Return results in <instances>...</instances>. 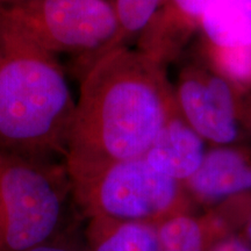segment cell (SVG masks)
<instances>
[{
	"mask_svg": "<svg viewBox=\"0 0 251 251\" xmlns=\"http://www.w3.org/2000/svg\"><path fill=\"white\" fill-rule=\"evenodd\" d=\"M177 111L166 68L128 46L109 50L81 72L65 166L143 157Z\"/></svg>",
	"mask_w": 251,
	"mask_h": 251,
	"instance_id": "1",
	"label": "cell"
},
{
	"mask_svg": "<svg viewBox=\"0 0 251 251\" xmlns=\"http://www.w3.org/2000/svg\"><path fill=\"white\" fill-rule=\"evenodd\" d=\"M75 108L57 57L28 39L0 5V151L65 156Z\"/></svg>",
	"mask_w": 251,
	"mask_h": 251,
	"instance_id": "2",
	"label": "cell"
},
{
	"mask_svg": "<svg viewBox=\"0 0 251 251\" xmlns=\"http://www.w3.org/2000/svg\"><path fill=\"white\" fill-rule=\"evenodd\" d=\"M72 199L86 219L107 218L156 227L194 214L183 183L156 170L143 157L68 170Z\"/></svg>",
	"mask_w": 251,
	"mask_h": 251,
	"instance_id": "3",
	"label": "cell"
},
{
	"mask_svg": "<svg viewBox=\"0 0 251 251\" xmlns=\"http://www.w3.org/2000/svg\"><path fill=\"white\" fill-rule=\"evenodd\" d=\"M69 194L65 163L0 151L1 251H29L61 237Z\"/></svg>",
	"mask_w": 251,
	"mask_h": 251,
	"instance_id": "4",
	"label": "cell"
},
{
	"mask_svg": "<svg viewBox=\"0 0 251 251\" xmlns=\"http://www.w3.org/2000/svg\"><path fill=\"white\" fill-rule=\"evenodd\" d=\"M1 6L9 20L36 46L55 56L76 55L83 71L122 46L111 0H20Z\"/></svg>",
	"mask_w": 251,
	"mask_h": 251,
	"instance_id": "5",
	"label": "cell"
},
{
	"mask_svg": "<svg viewBox=\"0 0 251 251\" xmlns=\"http://www.w3.org/2000/svg\"><path fill=\"white\" fill-rule=\"evenodd\" d=\"M178 109L212 147L251 141V91L226 79L201 62L181 69L174 87Z\"/></svg>",
	"mask_w": 251,
	"mask_h": 251,
	"instance_id": "6",
	"label": "cell"
},
{
	"mask_svg": "<svg viewBox=\"0 0 251 251\" xmlns=\"http://www.w3.org/2000/svg\"><path fill=\"white\" fill-rule=\"evenodd\" d=\"M183 185L194 205L206 211L251 192V144L212 147L198 171Z\"/></svg>",
	"mask_w": 251,
	"mask_h": 251,
	"instance_id": "7",
	"label": "cell"
},
{
	"mask_svg": "<svg viewBox=\"0 0 251 251\" xmlns=\"http://www.w3.org/2000/svg\"><path fill=\"white\" fill-rule=\"evenodd\" d=\"M216 0H165L137 39V49L166 68L179 56L198 30L203 12Z\"/></svg>",
	"mask_w": 251,
	"mask_h": 251,
	"instance_id": "8",
	"label": "cell"
},
{
	"mask_svg": "<svg viewBox=\"0 0 251 251\" xmlns=\"http://www.w3.org/2000/svg\"><path fill=\"white\" fill-rule=\"evenodd\" d=\"M207 150L206 141L178 109L163 126L144 158L156 170L185 183L200 168Z\"/></svg>",
	"mask_w": 251,
	"mask_h": 251,
	"instance_id": "9",
	"label": "cell"
},
{
	"mask_svg": "<svg viewBox=\"0 0 251 251\" xmlns=\"http://www.w3.org/2000/svg\"><path fill=\"white\" fill-rule=\"evenodd\" d=\"M198 30L205 45H251V0H216L203 12Z\"/></svg>",
	"mask_w": 251,
	"mask_h": 251,
	"instance_id": "10",
	"label": "cell"
},
{
	"mask_svg": "<svg viewBox=\"0 0 251 251\" xmlns=\"http://www.w3.org/2000/svg\"><path fill=\"white\" fill-rule=\"evenodd\" d=\"M84 244L86 251H158V231L143 222L91 218Z\"/></svg>",
	"mask_w": 251,
	"mask_h": 251,
	"instance_id": "11",
	"label": "cell"
},
{
	"mask_svg": "<svg viewBox=\"0 0 251 251\" xmlns=\"http://www.w3.org/2000/svg\"><path fill=\"white\" fill-rule=\"evenodd\" d=\"M157 231L158 251H208L216 238L229 233L213 209L201 215L176 216L158 226Z\"/></svg>",
	"mask_w": 251,
	"mask_h": 251,
	"instance_id": "12",
	"label": "cell"
},
{
	"mask_svg": "<svg viewBox=\"0 0 251 251\" xmlns=\"http://www.w3.org/2000/svg\"><path fill=\"white\" fill-rule=\"evenodd\" d=\"M202 62L226 79L251 91V45L215 47L200 43Z\"/></svg>",
	"mask_w": 251,
	"mask_h": 251,
	"instance_id": "13",
	"label": "cell"
},
{
	"mask_svg": "<svg viewBox=\"0 0 251 251\" xmlns=\"http://www.w3.org/2000/svg\"><path fill=\"white\" fill-rule=\"evenodd\" d=\"M117 15L122 46L139 39L165 0H111Z\"/></svg>",
	"mask_w": 251,
	"mask_h": 251,
	"instance_id": "14",
	"label": "cell"
},
{
	"mask_svg": "<svg viewBox=\"0 0 251 251\" xmlns=\"http://www.w3.org/2000/svg\"><path fill=\"white\" fill-rule=\"evenodd\" d=\"M212 209L231 234L251 247V192L230 198Z\"/></svg>",
	"mask_w": 251,
	"mask_h": 251,
	"instance_id": "15",
	"label": "cell"
},
{
	"mask_svg": "<svg viewBox=\"0 0 251 251\" xmlns=\"http://www.w3.org/2000/svg\"><path fill=\"white\" fill-rule=\"evenodd\" d=\"M208 251H251V247L236 235L227 233L216 238Z\"/></svg>",
	"mask_w": 251,
	"mask_h": 251,
	"instance_id": "16",
	"label": "cell"
},
{
	"mask_svg": "<svg viewBox=\"0 0 251 251\" xmlns=\"http://www.w3.org/2000/svg\"><path fill=\"white\" fill-rule=\"evenodd\" d=\"M29 251H86L85 250V244H83V247L79 246L77 243L69 242L65 241L62 236L58 237L57 240L52 241L45 246H41L37 248H34Z\"/></svg>",
	"mask_w": 251,
	"mask_h": 251,
	"instance_id": "17",
	"label": "cell"
},
{
	"mask_svg": "<svg viewBox=\"0 0 251 251\" xmlns=\"http://www.w3.org/2000/svg\"><path fill=\"white\" fill-rule=\"evenodd\" d=\"M20 1V0H0V4L1 5H12L15 4V2Z\"/></svg>",
	"mask_w": 251,
	"mask_h": 251,
	"instance_id": "18",
	"label": "cell"
},
{
	"mask_svg": "<svg viewBox=\"0 0 251 251\" xmlns=\"http://www.w3.org/2000/svg\"><path fill=\"white\" fill-rule=\"evenodd\" d=\"M2 247V231H1V221H0V251H1Z\"/></svg>",
	"mask_w": 251,
	"mask_h": 251,
	"instance_id": "19",
	"label": "cell"
}]
</instances>
